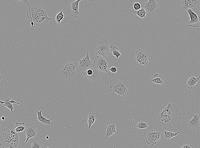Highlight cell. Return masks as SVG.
<instances>
[{
  "label": "cell",
  "mask_w": 200,
  "mask_h": 148,
  "mask_svg": "<svg viewBox=\"0 0 200 148\" xmlns=\"http://www.w3.org/2000/svg\"><path fill=\"white\" fill-rule=\"evenodd\" d=\"M116 124L114 121L109 122L106 125L104 130L103 138L105 140L108 139L109 137L113 135L116 133Z\"/></svg>",
  "instance_id": "cell-15"
},
{
  "label": "cell",
  "mask_w": 200,
  "mask_h": 148,
  "mask_svg": "<svg viewBox=\"0 0 200 148\" xmlns=\"http://www.w3.org/2000/svg\"><path fill=\"white\" fill-rule=\"evenodd\" d=\"M92 66V61L88 52L86 56L82 59H79L78 67L80 70L85 71Z\"/></svg>",
  "instance_id": "cell-18"
},
{
  "label": "cell",
  "mask_w": 200,
  "mask_h": 148,
  "mask_svg": "<svg viewBox=\"0 0 200 148\" xmlns=\"http://www.w3.org/2000/svg\"><path fill=\"white\" fill-rule=\"evenodd\" d=\"M149 124V122L147 119L145 118H141L137 120L136 127L141 130L142 129L147 128Z\"/></svg>",
  "instance_id": "cell-21"
},
{
  "label": "cell",
  "mask_w": 200,
  "mask_h": 148,
  "mask_svg": "<svg viewBox=\"0 0 200 148\" xmlns=\"http://www.w3.org/2000/svg\"><path fill=\"white\" fill-rule=\"evenodd\" d=\"M25 127L24 126H20L16 127H15V130L16 132L20 133L25 130Z\"/></svg>",
  "instance_id": "cell-31"
},
{
  "label": "cell",
  "mask_w": 200,
  "mask_h": 148,
  "mask_svg": "<svg viewBox=\"0 0 200 148\" xmlns=\"http://www.w3.org/2000/svg\"><path fill=\"white\" fill-rule=\"evenodd\" d=\"M41 110L39 111L36 110L37 115V122L40 126L46 128H48L53 124V123L51 121V119H47L44 117L42 115Z\"/></svg>",
  "instance_id": "cell-17"
},
{
  "label": "cell",
  "mask_w": 200,
  "mask_h": 148,
  "mask_svg": "<svg viewBox=\"0 0 200 148\" xmlns=\"http://www.w3.org/2000/svg\"><path fill=\"white\" fill-rule=\"evenodd\" d=\"M81 0L73 1L68 6V13L76 19L79 17L80 13L79 11V4Z\"/></svg>",
  "instance_id": "cell-13"
},
{
  "label": "cell",
  "mask_w": 200,
  "mask_h": 148,
  "mask_svg": "<svg viewBox=\"0 0 200 148\" xmlns=\"http://www.w3.org/2000/svg\"><path fill=\"white\" fill-rule=\"evenodd\" d=\"M181 148H193V145H191L189 143L186 144L184 143L182 144L181 147Z\"/></svg>",
  "instance_id": "cell-32"
},
{
  "label": "cell",
  "mask_w": 200,
  "mask_h": 148,
  "mask_svg": "<svg viewBox=\"0 0 200 148\" xmlns=\"http://www.w3.org/2000/svg\"><path fill=\"white\" fill-rule=\"evenodd\" d=\"M46 138L47 139H48L49 138V136H46Z\"/></svg>",
  "instance_id": "cell-39"
},
{
  "label": "cell",
  "mask_w": 200,
  "mask_h": 148,
  "mask_svg": "<svg viewBox=\"0 0 200 148\" xmlns=\"http://www.w3.org/2000/svg\"><path fill=\"white\" fill-rule=\"evenodd\" d=\"M3 78L2 75L0 74V81L2 80Z\"/></svg>",
  "instance_id": "cell-38"
},
{
  "label": "cell",
  "mask_w": 200,
  "mask_h": 148,
  "mask_svg": "<svg viewBox=\"0 0 200 148\" xmlns=\"http://www.w3.org/2000/svg\"><path fill=\"white\" fill-rule=\"evenodd\" d=\"M5 118V117L4 116H2L1 118V119L2 120H4Z\"/></svg>",
  "instance_id": "cell-37"
},
{
  "label": "cell",
  "mask_w": 200,
  "mask_h": 148,
  "mask_svg": "<svg viewBox=\"0 0 200 148\" xmlns=\"http://www.w3.org/2000/svg\"><path fill=\"white\" fill-rule=\"evenodd\" d=\"M84 2H91L94 1L95 0H82Z\"/></svg>",
  "instance_id": "cell-36"
},
{
  "label": "cell",
  "mask_w": 200,
  "mask_h": 148,
  "mask_svg": "<svg viewBox=\"0 0 200 148\" xmlns=\"http://www.w3.org/2000/svg\"><path fill=\"white\" fill-rule=\"evenodd\" d=\"M47 9L41 5L34 4L30 6L27 11L28 19L32 27L36 25L43 27L53 20L47 15Z\"/></svg>",
  "instance_id": "cell-3"
},
{
  "label": "cell",
  "mask_w": 200,
  "mask_h": 148,
  "mask_svg": "<svg viewBox=\"0 0 200 148\" xmlns=\"http://www.w3.org/2000/svg\"><path fill=\"white\" fill-rule=\"evenodd\" d=\"M180 132L179 131L175 133H173L171 130H170L168 131L163 130L161 132V139L168 140L176 136Z\"/></svg>",
  "instance_id": "cell-20"
},
{
  "label": "cell",
  "mask_w": 200,
  "mask_h": 148,
  "mask_svg": "<svg viewBox=\"0 0 200 148\" xmlns=\"http://www.w3.org/2000/svg\"><path fill=\"white\" fill-rule=\"evenodd\" d=\"M110 48L111 53L113 57L116 56L118 59L119 56H122L119 49L116 46L111 44Z\"/></svg>",
  "instance_id": "cell-26"
},
{
  "label": "cell",
  "mask_w": 200,
  "mask_h": 148,
  "mask_svg": "<svg viewBox=\"0 0 200 148\" xmlns=\"http://www.w3.org/2000/svg\"><path fill=\"white\" fill-rule=\"evenodd\" d=\"M13 103H16L18 104H20L19 102H15L14 99L13 98L11 101H8L4 102L2 105L9 108L13 113V109H14L12 104Z\"/></svg>",
  "instance_id": "cell-28"
},
{
  "label": "cell",
  "mask_w": 200,
  "mask_h": 148,
  "mask_svg": "<svg viewBox=\"0 0 200 148\" xmlns=\"http://www.w3.org/2000/svg\"><path fill=\"white\" fill-rule=\"evenodd\" d=\"M109 71L110 73H111L109 74V77H114L117 71V69L115 67L112 66L109 68Z\"/></svg>",
  "instance_id": "cell-29"
},
{
  "label": "cell",
  "mask_w": 200,
  "mask_h": 148,
  "mask_svg": "<svg viewBox=\"0 0 200 148\" xmlns=\"http://www.w3.org/2000/svg\"><path fill=\"white\" fill-rule=\"evenodd\" d=\"M144 4L143 8L149 14L153 15L157 12L159 5L156 0H148Z\"/></svg>",
  "instance_id": "cell-16"
},
{
  "label": "cell",
  "mask_w": 200,
  "mask_h": 148,
  "mask_svg": "<svg viewBox=\"0 0 200 148\" xmlns=\"http://www.w3.org/2000/svg\"><path fill=\"white\" fill-rule=\"evenodd\" d=\"M93 66L100 71L106 72L109 75L108 71V62L105 58L99 56H97L93 61Z\"/></svg>",
  "instance_id": "cell-9"
},
{
  "label": "cell",
  "mask_w": 200,
  "mask_h": 148,
  "mask_svg": "<svg viewBox=\"0 0 200 148\" xmlns=\"http://www.w3.org/2000/svg\"><path fill=\"white\" fill-rule=\"evenodd\" d=\"M133 7L135 10H138L141 9V5L139 3H136L134 4Z\"/></svg>",
  "instance_id": "cell-33"
},
{
  "label": "cell",
  "mask_w": 200,
  "mask_h": 148,
  "mask_svg": "<svg viewBox=\"0 0 200 148\" xmlns=\"http://www.w3.org/2000/svg\"><path fill=\"white\" fill-rule=\"evenodd\" d=\"M187 12L189 15L190 20L188 22V26L192 27H197L200 25V17L194 12L191 9Z\"/></svg>",
  "instance_id": "cell-14"
},
{
  "label": "cell",
  "mask_w": 200,
  "mask_h": 148,
  "mask_svg": "<svg viewBox=\"0 0 200 148\" xmlns=\"http://www.w3.org/2000/svg\"><path fill=\"white\" fill-rule=\"evenodd\" d=\"M199 131H200V128H199Z\"/></svg>",
  "instance_id": "cell-40"
},
{
  "label": "cell",
  "mask_w": 200,
  "mask_h": 148,
  "mask_svg": "<svg viewBox=\"0 0 200 148\" xmlns=\"http://www.w3.org/2000/svg\"><path fill=\"white\" fill-rule=\"evenodd\" d=\"M73 0V1H76V0Z\"/></svg>",
  "instance_id": "cell-41"
},
{
  "label": "cell",
  "mask_w": 200,
  "mask_h": 148,
  "mask_svg": "<svg viewBox=\"0 0 200 148\" xmlns=\"http://www.w3.org/2000/svg\"><path fill=\"white\" fill-rule=\"evenodd\" d=\"M82 73L85 79L92 82L97 81L101 76L100 71L93 66L82 72Z\"/></svg>",
  "instance_id": "cell-8"
},
{
  "label": "cell",
  "mask_w": 200,
  "mask_h": 148,
  "mask_svg": "<svg viewBox=\"0 0 200 148\" xmlns=\"http://www.w3.org/2000/svg\"><path fill=\"white\" fill-rule=\"evenodd\" d=\"M95 121L89 119H88V128L90 129L92 125L94 123Z\"/></svg>",
  "instance_id": "cell-34"
},
{
  "label": "cell",
  "mask_w": 200,
  "mask_h": 148,
  "mask_svg": "<svg viewBox=\"0 0 200 148\" xmlns=\"http://www.w3.org/2000/svg\"><path fill=\"white\" fill-rule=\"evenodd\" d=\"M97 117V114L94 112H92L89 113L88 115V118L95 121Z\"/></svg>",
  "instance_id": "cell-30"
},
{
  "label": "cell",
  "mask_w": 200,
  "mask_h": 148,
  "mask_svg": "<svg viewBox=\"0 0 200 148\" xmlns=\"http://www.w3.org/2000/svg\"><path fill=\"white\" fill-rule=\"evenodd\" d=\"M199 3V0H181L180 10L182 12H186L189 9H194L198 7Z\"/></svg>",
  "instance_id": "cell-11"
},
{
  "label": "cell",
  "mask_w": 200,
  "mask_h": 148,
  "mask_svg": "<svg viewBox=\"0 0 200 148\" xmlns=\"http://www.w3.org/2000/svg\"><path fill=\"white\" fill-rule=\"evenodd\" d=\"M200 77H191L187 81L186 83L187 88L189 89H192L199 81Z\"/></svg>",
  "instance_id": "cell-23"
},
{
  "label": "cell",
  "mask_w": 200,
  "mask_h": 148,
  "mask_svg": "<svg viewBox=\"0 0 200 148\" xmlns=\"http://www.w3.org/2000/svg\"><path fill=\"white\" fill-rule=\"evenodd\" d=\"M32 144L30 147L32 148H41L44 147L43 142L38 138L31 140Z\"/></svg>",
  "instance_id": "cell-25"
},
{
  "label": "cell",
  "mask_w": 200,
  "mask_h": 148,
  "mask_svg": "<svg viewBox=\"0 0 200 148\" xmlns=\"http://www.w3.org/2000/svg\"><path fill=\"white\" fill-rule=\"evenodd\" d=\"M15 126L11 120L6 118L2 120L0 127V145L3 148H20L21 139L20 133L16 132Z\"/></svg>",
  "instance_id": "cell-1"
},
{
  "label": "cell",
  "mask_w": 200,
  "mask_h": 148,
  "mask_svg": "<svg viewBox=\"0 0 200 148\" xmlns=\"http://www.w3.org/2000/svg\"><path fill=\"white\" fill-rule=\"evenodd\" d=\"M25 130L26 136L25 144L27 143L29 139L37 136V126L33 123H27L26 125Z\"/></svg>",
  "instance_id": "cell-12"
},
{
  "label": "cell",
  "mask_w": 200,
  "mask_h": 148,
  "mask_svg": "<svg viewBox=\"0 0 200 148\" xmlns=\"http://www.w3.org/2000/svg\"><path fill=\"white\" fill-rule=\"evenodd\" d=\"M164 78L162 75L156 73L152 78L151 81L154 83L162 85L164 83Z\"/></svg>",
  "instance_id": "cell-24"
},
{
  "label": "cell",
  "mask_w": 200,
  "mask_h": 148,
  "mask_svg": "<svg viewBox=\"0 0 200 148\" xmlns=\"http://www.w3.org/2000/svg\"><path fill=\"white\" fill-rule=\"evenodd\" d=\"M17 1H19L22 3H26L28 6V8H29V3L28 0H14Z\"/></svg>",
  "instance_id": "cell-35"
},
{
  "label": "cell",
  "mask_w": 200,
  "mask_h": 148,
  "mask_svg": "<svg viewBox=\"0 0 200 148\" xmlns=\"http://www.w3.org/2000/svg\"><path fill=\"white\" fill-rule=\"evenodd\" d=\"M64 15L62 10H61L59 13L56 11L52 17L53 20L55 24L59 25L61 21L64 18Z\"/></svg>",
  "instance_id": "cell-22"
},
{
  "label": "cell",
  "mask_w": 200,
  "mask_h": 148,
  "mask_svg": "<svg viewBox=\"0 0 200 148\" xmlns=\"http://www.w3.org/2000/svg\"><path fill=\"white\" fill-rule=\"evenodd\" d=\"M78 63L72 61H66L61 67L60 74L64 79L70 80L74 79L77 73Z\"/></svg>",
  "instance_id": "cell-4"
},
{
  "label": "cell",
  "mask_w": 200,
  "mask_h": 148,
  "mask_svg": "<svg viewBox=\"0 0 200 148\" xmlns=\"http://www.w3.org/2000/svg\"><path fill=\"white\" fill-rule=\"evenodd\" d=\"M95 54L104 58H107L110 56L111 53L109 42L107 40L99 42L95 51Z\"/></svg>",
  "instance_id": "cell-6"
},
{
  "label": "cell",
  "mask_w": 200,
  "mask_h": 148,
  "mask_svg": "<svg viewBox=\"0 0 200 148\" xmlns=\"http://www.w3.org/2000/svg\"><path fill=\"white\" fill-rule=\"evenodd\" d=\"M180 107L177 105L168 103L163 110L154 117V120L159 126L169 128L175 124L181 116Z\"/></svg>",
  "instance_id": "cell-2"
},
{
  "label": "cell",
  "mask_w": 200,
  "mask_h": 148,
  "mask_svg": "<svg viewBox=\"0 0 200 148\" xmlns=\"http://www.w3.org/2000/svg\"><path fill=\"white\" fill-rule=\"evenodd\" d=\"M193 118L189 121L188 126L190 129L199 130L200 128V116L197 114H193Z\"/></svg>",
  "instance_id": "cell-19"
},
{
  "label": "cell",
  "mask_w": 200,
  "mask_h": 148,
  "mask_svg": "<svg viewBox=\"0 0 200 148\" xmlns=\"http://www.w3.org/2000/svg\"><path fill=\"white\" fill-rule=\"evenodd\" d=\"M161 139V132L150 130L147 132L145 140L147 144L154 145L159 141Z\"/></svg>",
  "instance_id": "cell-10"
},
{
  "label": "cell",
  "mask_w": 200,
  "mask_h": 148,
  "mask_svg": "<svg viewBox=\"0 0 200 148\" xmlns=\"http://www.w3.org/2000/svg\"><path fill=\"white\" fill-rule=\"evenodd\" d=\"M149 51L139 49L135 53V58L140 65L143 66H149L148 61L151 59Z\"/></svg>",
  "instance_id": "cell-7"
},
{
  "label": "cell",
  "mask_w": 200,
  "mask_h": 148,
  "mask_svg": "<svg viewBox=\"0 0 200 148\" xmlns=\"http://www.w3.org/2000/svg\"><path fill=\"white\" fill-rule=\"evenodd\" d=\"M131 12L141 18H146V12L143 8H141L138 10H133L131 11Z\"/></svg>",
  "instance_id": "cell-27"
},
{
  "label": "cell",
  "mask_w": 200,
  "mask_h": 148,
  "mask_svg": "<svg viewBox=\"0 0 200 148\" xmlns=\"http://www.w3.org/2000/svg\"><path fill=\"white\" fill-rule=\"evenodd\" d=\"M109 87L110 91L117 94L119 96L125 97L130 91L129 90L128 85L123 81H115Z\"/></svg>",
  "instance_id": "cell-5"
}]
</instances>
